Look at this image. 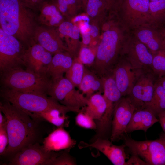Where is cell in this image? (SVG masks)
Segmentation results:
<instances>
[{"instance_id":"cell-20","label":"cell","mask_w":165,"mask_h":165,"mask_svg":"<svg viewBox=\"0 0 165 165\" xmlns=\"http://www.w3.org/2000/svg\"><path fill=\"white\" fill-rule=\"evenodd\" d=\"M159 121L156 116L150 109L145 107L136 109L127 127L125 133L138 130L146 132L148 129Z\"/></svg>"},{"instance_id":"cell-48","label":"cell","mask_w":165,"mask_h":165,"mask_svg":"<svg viewBox=\"0 0 165 165\" xmlns=\"http://www.w3.org/2000/svg\"><path fill=\"white\" fill-rule=\"evenodd\" d=\"M150 1H157V0H149Z\"/></svg>"},{"instance_id":"cell-8","label":"cell","mask_w":165,"mask_h":165,"mask_svg":"<svg viewBox=\"0 0 165 165\" xmlns=\"http://www.w3.org/2000/svg\"><path fill=\"white\" fill-rule=\"evenodd\" d=\"M52 81L48 94L50 97L63 105L79 110L86 105L87 98L65 77Z\"/></svg>"},{"instance_id":"cell-40","label":"cell","mask_w":165,"mask_h":165,"mask_svg":"<svg viewBox=\"0 0 165 165\" xmlns=\"http://www.w3.org/2000/svg\"><path fill=\"white\" fill-rule=\"evenodd\" d=\"M23 4L30 9L39 7L46 0H20Z\"/></svg>"},{"instance_id":"cell-35","label":"cell","mask_w":165,"mask_h":165,"mask_svg":"<svg viewBox=\"0 0 165 165\" xmlns=\"http://www.w3.org/2000/svg\"><path fill=\"white\" fill-rule=\"evenodd\" d=\"M76 124L86 129L96 130L97 125L95 120L82 109L78 112L75 118Z\"/></svg>"},{"instance_id":"cell-12","label":"cell","mask_w":165,"mask_h":165,"mask_svg":"<svg viewBox=\"0 0 165 165\" xmlns=\"http://www.w3.org/2000/svg\"><path fill=\"white\" fill-rule=\"evenodd\" d=\"M136 109L129 97H122L115 107L112 122L110 139L119 141L125 133L127 127Z\"/></svg>"},{"instance_id":"cell-30","label":"cell","mask_w":165,"mask_h":165,"mask_svg":"<svg viewBox=\"0 0 165 165\" xmlns=\"http://www.w3.org/2000/svg\"><path fill=\"white\" fill-rule=\"evenodd\" d=\"M85 68L84 65L77 58H74L70 68L65 73V77L75 87H79L83 77Z\"/></svg>"},{"instance_id":"cell-37","label":"cell","mask_w":165,"mask_h":165,"mask_svg":"<svg viewBox=\"0 0 165 165\" xmlns=\"http://www.w3.org/2000/svg\"><path fill=\"white\" fill-rule=\"evenodd\" d=\"M6 121L0 125V155L4 156L9 144Z\"/></svg>"},{"instance_id":"cell-25","label":"cell","mask_w":165,"mask_h":165,"mask_svg":"<svg viewBox=\"0 0 165 165\" xmlns=\"http://www.w3.org/2000/svg\"><path fill=\"white\" fill-rule=\"evenodd\" d=\"M85 9L90 23L97 25L101 29L108 13L104 0H88Z\"/></svg>"},{"instance_id":"cell-24","label":"cell","mask_w":165,"mask_h":165,"mask_svg":"<svg viewBox=\"0 0 165 165\" xmlns=\"http://www.w3.org/2000/svg\"><path fill=\"white\" fill-rule=\"evenodd\" d=\"M38 20L49 27H58L64 21V16L54 3L46 1L39 7Z\"/></svg>"},{"instance_id":"cell-46","label":"cell","mask_w":165,"mask_h":165,"mask_svg":"<svg viewBox=\"0 0 165 165\" xmlns=\"http://www.w3.org/2000/svg\"><path fill=\"white\" fill-rule=\"evenodd\" d=\"M79 1L82 6L85 9L88 0H79Z\"/></svg>"},{"instance_id":"cell-19","label":"cell","mask_w":165,"mask_h":165,"mask_svg":"<svg viewBox=\"0 0 165 165\" xmlns=\"http://www.w3.org/2000/svg\"><path fill=\"white\" fill-rule=\"evenodd\" d=\"M155 89V84L149 77H141L135 83L130 94V98L136 109L145 107L152 100Z\"/></svg>"},{"instance_id":"cell-13","label":"cell","mask_w":165,"mask_h":165,"mask_svg":"<svg viewBox=\"0 0 165 165\" xmlns=\"http://www.w3.org/2000/svg\"><path fill=\"white\" fill-rule=\"evenodd\" d=\"M52 55L38 44L33 43L25 51L23 58L24 66L37 73L47 76Z\"/></svg>"},{"instance_id":"cell-45","label":"cell","mask_w":165,"mask_h":165,"mask_svg":"<svg viewBox=\"0 0 165 165\" xmlns=\"http://www.w3.org/2000/svg\"><path fill=\"white\" fill-rule=\"evenodd\" d=\"M158 81L165 90V76L159 79Z\"/></svg>"},{"instance_id":"cell-39","label":"cell","mask_w":165,"mask_h":165,"mask_svg":"<svg viewBox=\"0 0 165 165\" xmlns=\"http://www.w3.org/2000/svg\"><path fill=\"white\" fill-rule=\"evenodd\" d=\"M110 16H116L123 0H104Z\"/></svg>"},{"instance_id":"cell-28","label":"cell","mask_w":165,"mask_h":165,"mask_svg":"<svg viewBox=\"0 0 165 165\" xmlns=\"http://www.w3.org/2000/svg\"><path fill=\"white\" fill-rule=\"evenodd\" d=\"M156 116L165 111V90L158 81L155 84L154 95L151 101L145 106Z\"/></svg>"},{"instance_id":"cell-47","label":"cell","mask_w":165,"mask_h":165,"mask_svg":"<svg viewBox=\"0 0 165 165\" xmlns=\"http://www.w3.org/2000/svg\"><path fill=\"white\" fill-rule=\"evenodd\" d=\"M163 31L165 36V28H163Z\"/></svg>"},{"instance_id":"cell-38","label":"cell","mask_w":165,"mask_h":165,"mask_svg":"<svg viewBox=\"0 0 165 165\" xmlns=\"http://www.w3.org/2000/svg\"><path fill=\"white\" fill-rule=\"evenodd\" d=\"M74 24L72 21H64L58 27L57 31L60 35L66 38L67 42L71 35L73 30Z\"/></svg>"},{"instance_id":"cell-18","label":"cell","mask_w":165,"mask_h":165,"mask_svg":"<svg viewBox=\"0 0 165 165\" xmlns=\"http://www.w3.org/2000/svg\"><path fill=\"white\" fill-rule=\"evenodd\" d=\"M76 143L64 127H57L44 138L42 145L44 149L48 152H69Z\"/></svg>"},{"instance_id":"cell-7","label":"cell","mask_w":165,"mask_h":165,"mask_svg":"<svg viewBox=\"0 0 165 165\" xmlns=\"http://www.w3.org/2000/svg\"><path fill=\"white\" fill-rule=\"evenodd\" d=\"M124 144L133 155L140 156L149 165H165V138L138 141L124 138Z\"/></svg>"},{"instance_id":"cell-31","label":"cell","mask_w":165,"mask_h":165,"mask_svg":"<svg viewBox=\"0 0 165 165\" xmlns=\"http://www.w3.org/2000/svg\"><path fill=\"white\" fill-rule=\"evenodd\" d=\"M53 3L64 16L70 18L78 15L81 4L79 0H55Z\"/></svg>"},{"instance_id":"cell-33","label":"cell","mask_w":165,"mask_h":165,"mask_svg":"<svg viewBox=\"0 0 165 165\" xmlns=\"http://www.w3.org/2000/svg\"><path fill=\"white\" fill-rule=\"evenodd\" d=\"M152 68L159 79L165 76V49L153 55Z\"/></svg>"},{"instance_id":"cell-6","label":"cell","mask_w":165,"mask_h":165,"mask_svg":"<svg viewBox=\"0 0 165 165\" xmlns=\"http://www.w3.org/2000/svg\"><path fill=\"white\" fill-rule=\"evenodd\" d=\"M150 2L149 0H123L116 15L119 25L128 33L141 26H155L150 13Z\"/></svg>"},{"instance_id":"cell-49","label":"cell","mask_w":165,"mask_h":165,"mask_svg":"<svg viewBox=\"0 0 165 165\" xmlns=\"http://www.w3.org/2000/svg\"><path fill=\"white\" fill-rule=\"evenodd\" d=\"M163 135L164 136V137L165 138V134H164Z\"/></svg>"},{"instance_id":"cell-32","label":"cell","mask_w":165,"mask_h":165,"mask_svg":"<svg viewBox=\"0 0 165 165\" xmlns=\"http://www.w3.org/2000/svg\"><path fill=\"white\" fill-rule=\"evenodd\" d=\"M80 33L79 27L74 24L72 33L66 42L68 52L74 58L77 57L82 45L79 39Z\"/></svg>"},{"instance_id":"cell-21","label":"cell","mask_w":165,"mask_h":165,"mask_svg":"<svg viewBox=\"0 0 165 165\" xmlns=\"http://www.w3.org/2000/svg\"><path fill=\"white\" fill-rule=\"evenodd\" d=\"M81 110L64 106L34 113L30 115L33 118L48 122L57 127H67L69 125L68 117L66 113L73 112H78Z\"/></svg>"},{"instance_id":"cell-23","label":"cell","mask_w":165,"mask_h":165,"mask_svg":"<svg viewBox=\"0 0 165 165\" xmlns=\"http://www.w3.org/2000/svg\"><path fill=\"white\" fill-rule=\"evenodd\" d=\"M101 78L103 82V96L107 103L106 111L112 114L116 105L123 96L116 84L113 71Z\"/></svg>"},{"instance_id":"cell-10","label":"cell","mask_w":165,"mask_h":165,"mask_svg":"<svg viewBox=\"0 0 165 165\" xmlns=\"http://www.w3.org/2000/svg\"><path fill=\"white\" fill-rule=\"evenodd\" d=\"M61 152H48L39 142L30 144L16 153L9 165H52Z\"/></svg>"},{"instance_id":"cell-43","label":"cell","mask_w":165,"mask_h":165,"mask_svg":"<svg viewBox=\"0 0 165 165\" xmlns=\"http://www.w3.org/2000/svg\"><path fill=\"white\" fill-rule=\"evenodd\" d=\"M81 35L82 38L81 46H89L91 42V39L88 31L82 33Z\"/></svg>"},{"instance_id":"cell-14","label":"cell","mask_w":165,"mask_h":165,"mask_svg":"<svg viewBox=\"0 0 165 165\" xmlns=\"http://www.w3.org/2000/svg\"><path fill=\"white\" fill-rule=\"evenodd\" d=\"M78 147L80 149L87 147L95 148L105 155L114 165H126L125 144L117 145L107 138H98L90 143L81 141Z\"/></svg>"},{"instance_id":"cell-36","label":"cell","mask_w":165,"mask_h":165,"mask_svg":"<svg viewBox=\"0 0 165 165\" xmlns=\"http://www.w3.org/2000/svg\"><path fill=\"white\" fill-rule=\"evenodd\" d=\"M69 152L64 151L54 160L52 165H75L76 163L75 159L69 153Z\"/></svg>"},{"instance_id":"cell-41","label":"cell","mask_w":165,"mask_h":165,"mask_svg":"<svg viewBox=\"0 0 165 165\" xmlns=\"http://www.w3.org/2000/svg\"><path fill=\"white\" fill-rule=\"evenodd\" d=\"M147 165L148 163L141 159L137 156L133 155L126 162V165Z\"/></svg>"},{"instance_id":"cell-15","label":"cell","mask_w":165,"mask_h":165,"mask_svg":"<svg viewBox=\"0 0 165 165\" xmlns=\"http://www.w3.org/2000/svg\"><path fill=\"white\" fill-rule=\"evenodd\" d=\"M130 33L144 44L153 55L165 49V36L162 27L143 26L135 29Z\"/></svg>"},{"instance_id":"cell-5","label":"cell","mask_w":165,"mask_h":165,"mask_svg":"<svg viewBox=\"0 0 165 165\" xmlns=\"http://www.w3.org/2000/svg\"><path fill=\"white\" fill-rule=\"evenodd\" d=\"M0 96L3 100L29 115L64 106L46 94L19 92L2 87L0 89Z\"/></svg>"},{"instance_id":"cell-2","label":"cell","mask_w":165,"mask_h":165,"mask_svg":"<svg viewBox=\"0 0 165 165\" xmlns=\"http://www.w3.org/2000/svg\"><path fill=\"white\" fill-rule=\"evenodd\" d=\"M29 9L20 0H0V28L28 46L36 28Z\"/></svg>"},{"instance_id":"cell-11","label":"cell","mask_w":165,"mask_h":165,"mask_svg":"<svg viewBox=\"0 0 165 165\" xmlns=\"http://www.w3.org/2000/svg\"><path fill=\"white\" fill-rule=\"evenodd\" d=\"M122 57H125L136 70L152 68L153 55L131 33L128 34L124 42Z\"/></svg>"},{"instance_id":"cell-16","label":"cell","mask_w":165,"mask_h":165,"mask_svg":"<svg viewBox=\"0 0 165 165\" xmlns=\"http://www.w3.org/2000/svg\"><path fill=\"white\" fill-rule=\"evenodd\" d=\"M38 43L52 54L68 51L57 31L53 28L44 27H36L33 38Z\"/></svg>"},{"instance_id":"cell-27","label":"cell","mask_w":165,"mask_h":165,"mask_svg":"<svg viewBox=\"0 0 165 165\" xmlns=\"http://www.w3.org/2000/svg\"><path fill=\"white\" fill-rule=\"evenodd\" d=\"M106 108V102L103 95L97 92L87 98L86 105L81 109L98 121L104 115Z\"/></svg>"},{"instance_id":"cell-34","label":"cell","mask_w":165,"mask_h":165,"mask_svg":"<svg viewBox=\"0 0 165 165\" xmlns=\"http://www.w3.org/2000/svg\"><path fill=\"white\" fill-rule=\"evenodd\" d=\"M96 49L81 46L77 58L84 65L91 66L95 61Z\"/></svg>"},{"instance_id":"cell-3","label":"cell","mask_w":165,"mask_h":165,"mask_svg":"<svg viewBox=\"0 0 165 165\" xmlns=\"http://www.w3.org/2000/svg\"><path fill=\"white\" fill-rule=\"evenodd\" d=\"M129 33L117 22L103 31L97 47L92 71L101 78L112 72L121 57L123 47Z\"/></svg>"},{"instance_id":"cell-26","label":"cell","mask_w":165,"mask_h":165,"mask_svg":"<svg viewBox=\"0 0 165 165\" xmlns=\"http://www.w3.org/2000/svg\"><path fill=\"white\" fill-rule=\"evenodd\" d=\"M78 87L88 98L95 92H103V80L93 72L85 68L83 77Z\"/></svg>"},{"instance_id":"cell-9","label":"cell","mask_w":165,"mask_h":165,"mask_svg":"<svg viewBox=\"0 0 165 165\" xmlns=\"http://www.w3.org/2000/svg\"><path fill=\"white\" fill-rule=\"evenodd\" d=\"M26 49L18 39L0 28V72L24 66L23 58Z\"/></svg>"},{"instance_id":"cell-1","label":"cell","mask_w":165,"mask_h":165,"mask_svg":"<svg viewBox=\"0 0 165 165\" xmlns=\"http://www.w3.org/2000/svg\"><path fill=\"white\" fill-rule=\"evenodd\" d=\"M0 111L6 119L9 140L4 156L13 157L28 145L38 142L40 134L38 122L41 120L4 100L0 102Z\"/></svg>"},{"instance_id":"cell-17","label":"cell","mask_w":165,"mask_h":165,"mask_svg":"<svg viewBox=\"0 0 165 165\" xmlns=\"http://www.w3.org/2000/svg\"><path fill=\"white\" fill-rule=\"evenodd\" d=\"M122 57L112 71L117 85L122 96H124L130 95L137 77L136 70L125 57Z\"/></svg>"},{"instance_id":"cell-4","label":"cell","mask_w":165,"mask_h":165,"mask_svg":"<svg viewBox=\"0 0 165 165\" xmlns=\"http://www.w3.org/2000/svg\"><path fill=\"white\" fill-rule=\"evenodd\" d=\"M1 87L16 91L48 95L52 80L22 66L15 67L0 72Z\"/></svg>"},{"instance_id":"cell-44","label":"cell","mask_w":165,"mask_h":165,"mask_svg":"<svg viewBox=\"0 0 165 165\" xmlns=\"http://www.w3.org/2000/svg\"><path fill=\"white\" fill-rule=\"evenodd\" d=\"M157 116L162 129L165 134V111L159 113Z\"/></svg>"},{"instance_id":"cell-29","label":"cell","mask_w":165,"mask_h":165,"mask_svg":"<svg viewBox=\"0 0 165 165\" xmlns=\"http://www.w3.org/2000/svg\"><path fill=\"white\" fill-rule=\"evenodd\" d=\"M149 9L154 25L162 27L165 24V0L150 1Z\"/></svg>"},{"instance_id":"cell-22","label":"cell","mask_w":165,"mask_h":165,"mask_svg":"<svg viewBox=\"0 0 165 165\" xmlns=\"http://www.w3.org/2000/svg\"><path fill=\"white\" fill-rule=\"evenodd\" d=\"M74 59L68 52L64 51L54 54L49 65L47 76L52 80L59 79L68 70Z\"/></svg>"},{"instance_id":"cell-42","label":"cell","mask_w":165,"mask_h":165,"mask_svg":"<svg viewBox=\"0 0 165 165\" xmlns=\"http://www.w3.org/2000/svg\"><path fill=\"white\" fill-rule=\"evenodd\" d=\"M90 19L88 15L86 14L77 15L73 18V23L76 24L79 22L82 21L87 22L90 23Z\"/></svg>"}]
</instances>
